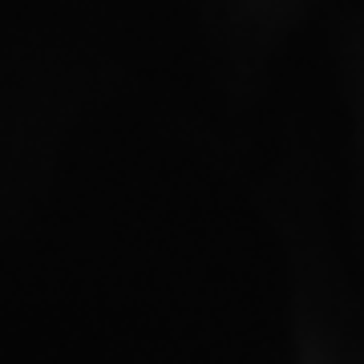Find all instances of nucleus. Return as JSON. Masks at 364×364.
<instances>
[]
</instances>
